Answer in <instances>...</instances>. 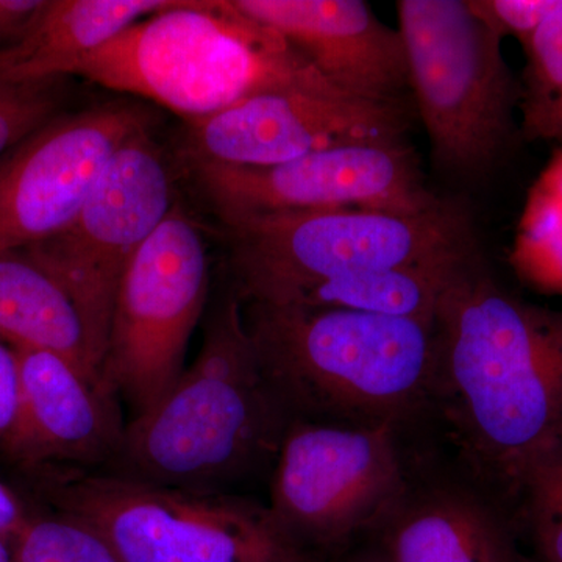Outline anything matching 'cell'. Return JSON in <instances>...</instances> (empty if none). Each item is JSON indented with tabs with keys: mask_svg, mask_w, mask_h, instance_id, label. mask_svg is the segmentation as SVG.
<instances>
[{
	"mask_svg": "<svg viewBox=\"0 0 562 562\" xmlns=\"http://www.w3.org/2000/svg\"><path fill=\"white\" fill-rule=\"evenodd\" d=\"M432 330L431 414L458 464L508 502L562 438V310L506 291L479 251L442 292Z\"/></svg>",
	"mask_w": 562,
	"mask_h": 562,
	"instance_id": "cell-1",
	"label": "cell"
},
{
	"mask_svg": "<svg viewBox=\"0 0 562 562\" xmlns=\"http://www.w3.org/2000/svg\"><path fill=\"white\" fill-rule=\"evenodd\" d=\"M291 424L232 291L206 321L194 361L160 401L127 422L120 453L105 472L238 494L261 473L271 476Z\"/></svg>",
	"mask_w": 562,
	"mask_h": 562,
	"instance_id": "cell-2",
	"label": "cell"
},
{
	"mask_svg": "<svg viewBox=\"0 0 562 562\" xmlns=\"http://www.w3.org/2000/svg\"><path fill=\"white\" fill-rule=\"evenodd\" d=\"M243 310L262 371L292 422L408 432L431 414L430 322L338 308Z\"/></svg>",
	"mask_w": 562,
	"mask_h": 562,
	"instance_id": "cell-3",
	"label": "cell"
},
{
	"mask_svg": "<svg viewBox=\"0 0 562 562\" xmlns=\"http://www.w3.org/2000/svg\"><path fill=\"white\" fill-rule=\"evenodd\" d=\"M65 76L147 99L187 122L265 92L335 90L286 40L233 0H179L70 63Z\"/></svg>",
	"mask_w": 562,
	"mask_h": 562,
	"instance_id": "cell-4",
	"label": "cell"
},
{
	"mask_svg": "<svg viewBox=\"0 0 562 562\" xmlns=\"http://www.w3.org/2000/svg\"><path fill=\"white\" fill-rule=\"evenodd\" d=\"M233 292L243 305H288L349 273L458 260L479 251L461 203L422 214L317 210L227 217Z\"/></svg>",
	"mask_w": 562,
	"mask_h": 562,
	"instance_id": "cell-5",
	"label": "cell"
},
{
	"mask_svg": "<svg viewBox=\"0 0 562 562\" xmlns=\"http://www.w3.org/2000/svg\"><path fill=\"white\" fill-rule=\"evenodd\" d=\"M397 11L412 102L432 165L462 183L486 180L520 133V85L503 55L502 36L468 0H402Z\"/></svg>",
	"mask_w": 562,
	"mask_h": 562,
	"instance_id": "cell-6",
	"label": "cell"
},
{
	"mask_svg": "<svg viewBox=\"0 0 562 562\" xmlns=\"http://www.w3.org/2000/svg\"><path fill=\"white\" fill-rule=\"evenodd\" d=\"M31 479L50 509L94 528L121 562H306L268 505L239 492L181 490L105 471Z\"/></svg>",
	"mask_w": 562,
	"mask_h": 562,
	"instance_id": "cell-7",
	"label": "cell"
},
{
	"mask_svg": "<svg viewBox=\"0 0 562 562\" xmlns=\"http://www.w3.org/2000/svg\"><path fill=\"white\" fill-rule=\"evenodd\" d=\"M405 438L391 425L292 422L269 476L268 508L303 557L339 553L380 524L406 486Z\"/></svg>",
	"mask_w": 562,
	"mask_h": 562,
	"instance_id": "cell-8",
	"label": "cell"
},
{
	"mask_svg": "<svg viewBox=\"0 0 562 562\" xmlns=\"http://www.w3.org/2000/svg\"><path fill=\"white\" fill-rule=\"evenodd\" d=\"M209 286L202 231L176 203L122 273L111 313L105 375L133 417L160 401L187 368Z\"/></svg>",
	"mask_w": 562,
	"mask_h": 562,
	"instance_id": "cell-9",
	"label": "cell"
},
{
	"mask_svg": "<svg viewBox=\"0 0 562 562\" xmlns=\"http://www.w3.org/2000/svg\"><path fill=\"white\" fill-rule=\"evenodd\" d=\"M149 132L116 151L68 227L22 249L68 290L105 349L122 273L176 205L168 162Z\"/></svg>",
	"mask_w": 562,
	"mask_h": 562,
	"instance_id": "cell-10",
	"label": "cell"
},
{
	"mask_svg": "<svg viewBox=\"0 0 562 562\" xmlns=\"http://www.w3.org/2000/svg\"><path fill=\"white\" fill-rule=\"evenodd\" d=\"M191 166L221 220L342 209L414 216L443 201L425 187L405 139L333 147L273 166Z\"/></svg>",
	"mask_w": 562,
	"mask_h": 562,
	"instance_id": "cell-11",
	"label": "cell"
},
{
	"mask_svg": "<svg viewBox=\"0 0 562 562\" xmlns=\"http://www.w3.org/2000/svg\"><path fill=\"white\" fill-rule=\"evenodd\" d=\"M150 111L114 99L54 120L0 160V251L22 250L68 227L116 151L150 128Z\"/></svg>",
	"mask_w": 562,
	"mask_h": 562,
	"instance_id": "cell-12",
	"label": "cell"
},
{
	"mask_svg": "<svg viewBox=\"0 0 562 562\" xmlns=\"http://www.w3.org/2000/svg\"><path fill=\"white\" fill-rule=\"evenodd\" d=\"M413 103L360 101L331 88L265 92L188 122L190 161L273 166L351 144L405 139Z\"/></svg>",
	"mask_w": 562,
	"mask_h": 562,
	"instance_id": "cell-13",
	"label": "cell"
},
{
	"mask_svg": "<svg viewBox=\"0 0 562 562\" xmlns=\"http://www.w3.org/2000/svg\"><path fill=\"white\" fill-rule=\"evenodd\" d=\"M16 350L21 425L10 461L31 476L106 471L120 453L128 422L113 384L60 355Z\"/></svg>",
	"mask_w": 562,
	"mask_h": 562,
	"instance_id": "cell-14",
	"label": "cell"
},
{
	"mask_svg": "<svg viewBox=\"0 0 562 562\" xmlns=\"http://www.w3.org/2000/svg\"><path fill=\"white\" fill-rule=\"evenodd\" d=\"M431 471L412 454L405 490L371 532L387 562H535L505 498L460 464Z\"/></svg>",
	"mask_w": 562,
	"mask_h": 562,
	"instance_id": "cell-15",
	"label": "cell"
},
{
	"mask_svg": "<svg viewBox=\"0 0 562 562\" xmlns=\"http://www.w3.org/2000/svg\"><path fill=\"white\" fill-rule=\"evenodd\" d=\"M268 25L335 90L360 101L413 103L398 29L361 0H233Z\"/></svg>",
	"mask_w": 562,
	"mask_h": 562,
	"instance_id": "cell-16",
	"label": "cell"
},
{
	"mask_svg": "<svg viewBox=\"0 0 562 562\" xmlns=\"http://www.w3.org/2000/svg\"><path fill=\"white\" fill-rule=\"evenodd\" d=\"M0 338L105 375L106 349L68 290L24 250L0 251ZM109 380V379H106Z\"/></svg>",
	"mask_w": 562,
	"mask_h": 562,
	"instance_id": "cell-17",
	"label": "cell"
},
{
	"mask_svg": "<svg viewBox=\"0 0 562 562\" xmlns=\"http://www.w3.org/2000/svg\"><path fill=\"white\" fill-rule=\"evenodd\" d=\"M179 0H44L29 27L0 52V79H61L70 63Z\"/></svg>",
	"mask_w": 562,
	"mask_h": 562,
	"instance_id": "cell-18",
	"label": "cell"
},
{
	"mask_svg": "<svg viewBox=\"0 0 562 562\" xmlns=\"http://www.w3.org/2000/svg\"><path fill=\"white\" fill-rule=\"evenodd\" d=\"M509 260L524 283L562 295V147L528 190Z\"/></svg>",
	"mask_w": 562,
	"mask_h": 562,
	"instance_id": "cell-19",
	"label": "cell"
},
{
	"mask_svg": "<svg viewBox=\"0 0 562 562\" xmlns=\"http://www.w3.org/2000/svg\"><path fill=\"white\" fill-rule=\"evenodd\" d=\"M520 135L562 147V3L524 46Z\"/></svg>",
	"mask_w": 562,
	"mask_h": 562,
	"instance_id": "cell-20",
	"label": "cell"
},
{
	"mask_svg": "<svg viewBox=\"0 0 562 562\" xmlns=\"http://www.w3.org/2000/svg\"><path fill=\"white\" fill-rule=\"evenodd\" d=\"M535 550V562H562V438L525 469L514 497Z\"/></svg>",
	"mask_w": 562,
	"mask_h": 562,
	"instance_id": "cell-21",
	"label": "cell"
},
{
	"mask_svg": "<svg viewBox=\"0 0 562 562\" xmlns=\"http://www.w3.org/2000/svg\"><path fill=\"white\" fill-rule=\"evenodd\" d=\"M11 562H121L90 525L69 514L33 512L11 539Z\"/></svg>",
	"mask_w": 562,
	"mask_h": 562,
	"instance_id": "cell-22",
	"label": "cell"
},
{
	"mask_svg": "<svg viewBox=\"0 0 562 562\" xmlns=\"http://www.w3.org/2000/svg\"><path fill=\"white\" fill-rule=\"evenodd\" d=\"M60 80L0 79V160L21 140L58 116Z\"/></svg>",
	"mask_w": 562,
	"mask_h": 562,
	"instance_id": "cell-23",
	"label": "cell"
},
{
	"mask_svg": "<svg viewBox=\"0 0 562 562\" xmlns=\"http://www.w3.org/2000/svg\"><path fill=\"white\" fill-rule=\"evenodd\" d=\"M476 16L502 38L528 41L560 9L562 0H468Z\"/></svg>",
	"mask_w": 562,
	"mask_h": 562,
	"instance_id": "cell-24",
	"label": "cell"
},
{
	"mask_svg": "<svg viewBox=\"0 0 562 562\" xmlns=\"http://www.w3.org/2000/svg\"><path fill=\"white\" fill-rule=\"evenodd\" d=\"M21 368L16 347L0 338V454L10 460L21 425Z\"/></svg>",
	"mask_w": 562,
	"mask_h": 562,
	"instance_id": "cell-25",
	"label": "cell"
},
{
	"mask_svg": "<svg viewBox=\"0 0 562 562\" xmlns=\"http://www.w3.org/2000/svg\"><path fill=\"white\" fill-rule=\"evenodd\" d=\"M44 0H0V52L21 38Z\"/></svg>",
	"mask_w": 562,
	"mask_h": 562,
	"instance_id": "cell-26",
	"label": "cell"
},
{
	"mask_svg": "<svg viewBox=\"0 0 562 562\" xmlns=\"http://www.w3.org/2000/svg\"><path fill=\"white\" fill-rule=\"evenodd\" d=\"M32 513L16 491L0 482V535L11 541L31 519Z\"/></svg>",
	"mask_w": 562,
	"mask_h": 562,
	"instance_id": "cell-27",
	"label": "cell"
},
{
	"mask_svg": "<svg viewBox=\"0 0 562 562\" xmlns=\"http://www.w3.org/2000/svg\"><path fill=\"white\" fill-rule=\"evenodd\" d=\"M327 562H387L379 547L372 546L368 549L355 550V552H339L331 557Z\"/></svg>",
	"mask_w": 562,
	"mask_h": 562,
	"instance_id": "cell-28",
	"label": "cell"
},
{
	"mask_svg": "<svg viewBox=\"0 0 562 562\" xmlns=\"http://www.w3.org/2000/svg\"><path fill=\"white\" fill-rule=\"evenodd\" d=\"M0 562H11V541L0 535Z\"/></svg>",
	"mask_w": 562,
	"mask_h": 562,
	"instance_id": "cell-29",
	"label": "cell"
}]
</instances>
